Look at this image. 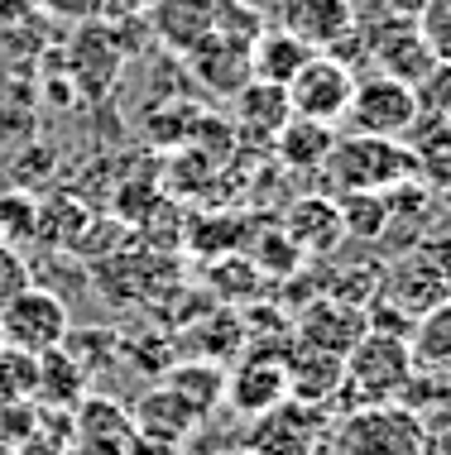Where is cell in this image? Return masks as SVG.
I'll return each mask as SVG.
<instances>
[{
  "label": "cell",
  "mask_w": 451,
  "mask_h": 455,
  "mask_svg": "<svg viewBox=\"0 0 451 455\" xmlns=\"http://www.w3.org/2000/svg\"><path fill=\"white\" fill-rule=\"evenodd\" d=\"M236 116H240V125L246 130H260L264 140H274L278 134V125H284L294 110H288V96H284V87H270V82H246L236 96Z\"/></svg>",
  "instance_id": "24"
},
{
  "label": "cell",
  "mask_w": 451,
  "mask_h": 455,
  "mask_svg": "<svg viewBox=\"0 0 451 455\" xmlns=\"http://www.w3.org/2000/svg\"><path fill=\"white\" fill-rule=\"evenodd\" d=\"M413 101H418V116L451 120V58H437V63L413 82Z\"/></svg>",
  "instance_id": "30"
},
{
  "label": "cell",
  "mask_w": 451,
  "mask_h": 455,
  "mask_svg": "<svg viewBox=\"0 0 451 455\" xmlns=\"http://www.w3.org/2000/svg\"><path fill=\"white\" fill-rule=\"evenodd\" d=\"M312 58V48L294 39L278 24H264L260 34L250 39V82H270V87H288L294 72Z\"/></svg>",
  "instance_id": "13"
},
{
  "label": "cell",
  "mask_w": 451,
  "mask_h": 455,
  "mask_svg": "<svg viewBox=\"0 0 451 455\" xmlns=\"http://www.w3.org/2000/svg\"><path fill=\"white\" fill-rule=\"evenodd\" d=\"M284 369H288V398H294V403H308V408L332 403L336 388H341V355L298 346V355H288Z\"/></svg>",
  "instance_id": "18"
},
{
  "label": "cell",
  "mask_w": 451,
  "mask_h": 455,
  "mask_svg": "<svg viewBox=\"0 0 451 455\" xmlns=\"http://www.w3.org/2000/svg\"><path fill=\"white\" fill-rule=\"evenodd\" d=\"M336 212H341L346 235H356L365 244H374V240L389 235V202H384V192H341L336 196Z\"/></svg>",
  "instance_id": "26"
},
{
  "label": "cell",
  "mask_w": 451,
  "mask_h": 455,
  "mask_svg": "<svg viewBox=\"0 0 451 455\" xmlns=\"http://www.w3.org/2000/svg\"><path fill=\"white\" fill-rule=\"evenodd\" d=\"M350 92H356V72L341 68L332 53H312L308 63L294 72V82L284 87L288 110L302 120H322V125H341V120H346Z\"/></svg>",
  "instance_id": "6"
},
{
  "label": "cell",
  "mask_w": 451,
  "mask_h": 455,
  "mask_svg": "<svg viewBox=\"0 0 451 455\" xmlns=\"http://www.w3.org/2000/svg\"><path fill=\"white\" fill-rule=\"evenodd\" d=\"M226 398L240 417H260L274 403L288 398V369L278 355H246L236 364V374L226 379Z\"/></svg>",
  "instance_id": "11"
},
{
  "label": "cell",
  "mask_w": 451,
  "mask_h": 455,
  "mask_svg": "<svg viewBox=\"0 0 451 455\" xmlns=\"http://www.w3.org/2000/svg\"><path fill=\"white\" fill-rule=\"evenodd\" d=\"M82 388H87V374H82V369L68 360L63 346L39 355V388H34V398H39V403L72 408V403H82Z\"/></svg>",
  "instance_id": "25"
},
{
  "label": "cell",
  "mask_w": 451,
  "mask_h": 455,
  "mask_svg": "<svg viewBox=\"0 0 451 455\" xmlns=\"http://www.w3.org/2000/svg\"><path fill=\"white\" fill-rule=\"evenodd\" d=\"M356 29H360L365 48H370V68L374 72H389V77H399V82H408V87L437 63V48L428 44V34H423L418 20L380 15L374 24H360L356 20Z\"/></svg>",
  "instance_id": "5"
},
{
  "label": "cell",
  "mask_w": 451,
  "mask_h": 455,
  "mask_svg": "<svg viewBox=\"0 0 451 455\" xmlns=\"http://www.w3.org/2000/svg\"><path fill=\"white\" fill-rule=\"evenodd\" d=\"M322 178L336 196L341 192H389L394 182L413 178V154L404 140H380V134H336L332 154L322 164Z\"/></svg>",
  "instance_id": "2"
},
{
  "label": "cell",
  "mask_w": 451,
  "mask_h": 455,
  "mask_svg": "<svg viewBox=\"0 0 451 455\" xmlns=\"http://www.w3.org/2000/svg\"><path fill=\"white\" fill-rule=\"evenodd\" d=\"M284 235L298 244L302 259H326V254L341 250L346 240V226H341V212H336V196H298L284 216Z\"/></svg>",
  "instance_id": "10"
},
{
  "label": "cell",
  "mask_w": 451,
  "mask_h": 455,
  "mask_svg": "<svg viewBox=\"0 0 451 455\" xmlns=\"http://www.w3.org/2000/svg\"><path fill=\"white\" fill-rule=\"evenodd\" d=\"M77 441H82V451H87V455H130V446H135V422H130L116 403L87 398V403H82Z\"/></svg>",
  "instance_id": "21"
},
{
  "label": "cell",
  "mask_w": 451,
  "mask_h": 455,
  "mask_svg": "<svg viewBox=\"0 0 451 455\" xmlns=\"http://www.w3.org/2000/svg\"><path fill=\"white\" fill-rule=\"evenodd\" d=\"M370 5H380V15H404V20H418L423 10L432 5V0H370Z\"/></svg>",
  "instance_id": "36"
},
{
  "label": "cell",
  "mask_w": 451,
  "mask_h": 455,
  "mask_svg": "<svg viewBox=\"0 0 451 455\" xmlns=\"http://www.w3.org/2000/svg\"><path fill=\"white\" fill-rule=\"evenodd\" d=\"M312 441H317V408L284 398L270 412L254 417V432L246 441V451H254V455H308Z\"/></svg>",
  "instance_id": "8"
},
{
  "label": "cell",
  "mask_w": 451,
  "mask_h": 455,
  "mask_svg": "<svg viewBox=\"0 0 451 455\" xmlns=\"http://www.w3.org/2000/svg\"><path fill=\"white\" fill-rule=\"evenodd\" d=\"M29 259L15 250V244H0V307H5L15 292H24L29 288Z\"/></svg>",
  "instance_id": "35"
},
{
  "label": "cell",
  "mask_w": 451,
  "mask_h": 455,
  "mask_svg": "<svg viewBox=\"0 0 451 455\" xmlns=\"http://www.w3.org/2000/svg\"><path fill=\"white\" fill-rule=\"evenodd\" d=\"M264 29V15L250 5V0H216V39H230V44H246Z\"/></svg>",
  "instance_id": "31"
},
{
  "label": "cell",
  "mask_w": 451,
  "mask_h": 455,
  "mask_svg": "<svg viewBox=\"0 0 451 455\" xmlns=\"http://www.w3.org/2000/svg\"><path fill=\"white\" fill-rule=\"evenodd\" d=\"M270 144H274V154H278L284 168H294V173H322L326 154H332V144H336V125L288 116Z\"/></svg>",
  "instance_id": "15"
},
{
  "label": "cell",
  "mask_w": 451,
  "mask_h": 455,
  "mask_svg": "<svg viewBox=\"0 0 451 455\" xmlns=\"http://www.w3.org/2000/svg\"><path fill=\"white\" fill-rule=\"evenodd\" d=\"M408 350H413V369H418V374L451 379V298L428 307V312L413 322Z\"/></svg>",
  "instance_id": "19"
},
{
  "label": "cell",
  "mask_w": 451,
  "mask_h": 455,
  "mask_svg": "<svg viewBox=\"0 0 451 455\" xmlns=\"http://www.w3.org/2000/svg\"><path fill=\"white\" fill-rule=\"evenodd\" d=\"M236 455H254V451H236Z\"/></svg>",
  "instance_id": "38"
},
{
  "label": "cell",
  "mask_w": 451,
  "mask_h": 455,
  "mask_svg": "<svg viewBox=\"0 0 451 455\" xmlns=\"http://www.w3.org/2000/svg\"><path fill=\"white\" fill-rule=\"evenodd\" d=\"M68 331H72L68 302L53 288H39V283H29L24 292H15V298L0 307V346L24 350L34 360L63 346Z\"/></svg>",
  "instance_id": "3"
},
{
  "label": "cell",
  "mask_w": 451,
  "mask_h": 455,
  "mask_svg": "<svg viewBox=\"0 0 451 455\" xmlns=\"http://www.w3.org/2000/svg\"><path fill=\"white\" fill-rule=\"evenodd\" d=\"M254 264H260L264 274H274V278H288V274H298L302 254L284 230H270V235L260 240V250H254Z\"/></svg>",
  "instance_id": "32"
},
{
  "label": "cell",
  "mask_w": 451,
  "mask_h": 455,
  "mask_svg": "<svg viewBox=\"0 0 451 455\" xmlns=\"http://www.w3.org/2000/svg\"><path fill=\"white\" fill-rule=\"evenodd\" d=\"M68 63H72V77L82 82V92H87L92 101H101L106 87H116V72H120V48H116V39L106 44L96 29H82V39L72 44Z\"/></svg>",
  "instance_id": "22"
},
{
  "label": "cell",
  "mask_w": 451,
  "mask_h": 455,
  "mask_svg": "<svg viewBox=\"0 0 451 455\" xmlns=\"http://www.w3.org/2000/svg\"><path fill=\"white\" fill-rule=\"evenodd\" d=\"M130 422H135L149 441H164V446H173V441L188 436L192 427L202 422V417L192 412L168 384H158V388H149V393L140 398V408H135V417H130Z\"/></svg>",
  "instance_id": "20"
},
{
  "label": "cell",
  "mask_w": 451,
  "mask_h": 455,
  "mask_svg": "<svg viewBox=\"0 0 451 455\" xmlns=\"http://www.w3.org/2000/svg\"><path fill=\"white\" fill-rule=\"evenodd\" d=\"M34 226H39V202H34L24 188L0 192V244H20L34 240Z\"/></svg>",
  "instance_id": "29"
},
{
  "label": "cell",
  "mask_w": 451,
  "mask_h": 455,
  "mask_svg": "<svg viewBox=\"0 0 451 455\" xmlns=\"http://www.w3.org/2000/svg\"><path fill=\"white\" fill-rule=\"evenodd\" d=\"M374 298H384L389 307H399V312H408L413 322H418V316L442 302L447 292H442V283L432 278V268L418 259V250H408L404 259L389 268V278H380V292H374Z\"/></svg>",
  "instance_id": "14"
},
{
  "label": "cell",
  "mask_w": 451,
  "mask_h": 455,
  "mask_svg": "<svg viewBox=\"0 0 451 455\" xmlns=\"http://www.w3.org/2000/svg\"><path fill=\"white\" fill-rule=\"evenodd\" d=\"M188 63H192V72H197L202 87H212L221 96H236L250 82V48L246 44H230V39H216V34L192 48Z\"/></svg>",
  "instance_id": "16"
},
{
  "label": "cell",
  "mask_w": 451,
  "mask_h": 455,
  "mask_svg": "<svg viewBox=\"0 0 451 455\" xmlns=\"http://www.w3.org/2000/svg\"><path fill=\"white\" fill-rule=\"evenodd\" d=\"M48 10H58V15H72V20H92L96 10H101V0H48Z\"/></svg>",
  "instance_id": "37"
},
{
  "label": "cell",
  "mask_w": 451,
  "mask_h": 455,
  "mask_svg": "<svg viewBox=\"0 0 451 455\" xmlns=\"http://www.w3.org/2000/svg\"><path fill=\"white\" fill-rule=\"evenodd\" d=\"M356 5H370V0H356Z\"/></svg>",
  "instance_id": "39"
},
{
  "label": "cell",
  "mask_w": 451,
  "mask_h": 455,
  "mask_svg": "<svg viewBox=\"0 0 451 455\" xmlns=\"http://www.w3.org/2000/svg\"><path fill=\"white\" fill-rule=\"evenodd\" d=\"M365 331H370L365 326V307L341 302V298H317L298 316V346H312V350H326V355L346 360V350L356 346Z\"/></svg>",
  "instance_id": "9"
},
{
  "label": "cell",
  "mask_w": 451,
  "mask_h": 455,
  "mask_svg": "<svg viewBox=\"0 0 451 455\" xmlns=\"http://www.w3.org/2000/svg\"><path fill=\"white\" fill-rule=\"evenodd\" d=\"M442 5H447V10H451V0H442Z\"/></svg>",
  "instance_id": "40"
},
{
  "label": "cell",
  "mask_w": 451,
  "mask_h": 455,
  "mask_svg": "<svg viewBox=\"0 0 451 455\" xmlns=\"http://www.w3.org/2000/svg\"><path fill=\"white\" fill-rule=\"evenodd\" d=\"M164 384L173 388L178 398L188 403V408L197 412V417H206V412L216 408V403L226 398V374H221V369H216V364H206V360H188V364H173V369H168V374H164Z\"/></svg>",
  "instance_id": "23"
},
{
  "label": "cell",
  "mask_w": 451,
  "mask_h": 455,
  "mask_svg": "<svg viewBox=\"0 0 451 455\" xmlns=\"http://www.w3.org/2000/svg\"><path fill=\"white\" fill-rule=\"evenodd\" d=\"M82 230H87V212H82L72 196H48V202H39V226H34V240L44 244H77Z\"/></svg>",
  "instance_id": "27"
},
{
  "label": "cell",
  "mask_w": 451,
  "mask_h": 455,
  "mask_svg": "<svg viewBox=\"0 0 451 455\" xmlns=\"http://www.w3.org/2000/svg\"><path fill=\"white\" fill-rule=\"evenodd\" d=\"M216 29V0H158L154 5V34L178 53H192Z\"/></svg>",
  "instance_id": "17"
},
{
  "label": "cell",
  "mask_w": 451,
  "mask_h": 455,
  "mask_svg": "<svg viewBox=\"0 0 451 455\" xmlns=\"http://www.w3.org/2000/svg\"><path fill=\"white\" fill-rule=\"evenodd\" d=\"M413 250H418V259L432 268V278L442 283V292L451 298V230H428V235H423L418 244H413Z\"/></svg>",
  "instance_id": "34"
},
{
  "label": "cell",
  "mask_w": 451,
  "mask_h": 455,
  "mask_svg": "<svg viewBox=\"0 0 451 455\" xmlns=\"http://www.w3.org/2000/svg\"><path fill=\"white\" fill-rule=\"evenodd\" d=\"M360 20L356 0H278L274 24L288 29L294 39H302L312 53H326L341 34H350Z\"/></svg>",
  "instance_id": "7"
},
{
  "label": "cell",
  "mask_w": 451,
  "mask_h": 455,
  "mask_svg": "<svg viewBox=\"0 0 451 455\" xmlns=\"http://www.w3.org/2000/svg\"><path fill=\"white\" fill-rule=\"evenodd\" d=\"M39 412H34V403H0V446H15L24 451L29 446V436H39Z\"/></svg>",
  "instance_id": "33"
},
{
  "label": "cell",
  "mask_w": 451,
  "mask_h": 455,
  "mask_svg": "<svg viewBox=\"0 0 451 455\" xmlns=\"http://www.w3.org/2000/svg\"><path fill=\"white\" fill-rule=\"evenodd\" d=\"M413 350L404 336H384V331H365L356 346L341 360V388L350 393L356 408H389L394 398H404L413 384Z\"/></svg>",
  "instance_id": "1"
},
{
  "label": "cell",
  "mask_w": 451,
  "mask_h": 455,
  "mask_svg": "<svg viewBox=\"0 0 451 455\" xmlns=\"http://www.w3.org/2000/svg\"><path fill=\"white\" fill-rule=\"evenodd\" d=\"M413 154V178L432 196H451V120H428L418 116L413 130L404 134Z\"/></svg>",
  "instance_id": "12"
},
{
  "label": "cell",
  "mask_w": 451,
  "mask_h": 455,
  "mask_svg": "<svg viewBox=\"0 0 451 455\" xmlns=\"http://www.w3.org/2000/svg\"><path fill=\"white\" fill-rule=\"evenodd\" d=\"M34 388H39V360L0 346V403H34Z\"/></svg>",
  "instance_id": "28"
},
{
  "label": "cell",
  "mask_w": 451,
  "mask_h": 455,
  "mask_svg": "<svg viewBox=\"0 0 451 455\" xmlns=\"http://www.w3.org/2000/svg\"><path fill=\"white\" fill-rule=\"evenodd\" d=\"M418 120V101H413V87L389 72H360L356 92H350L346 106V125L356 134H380V140H404Z\"/></svg>",
  "instance_id": "4"
}]
</instances>
